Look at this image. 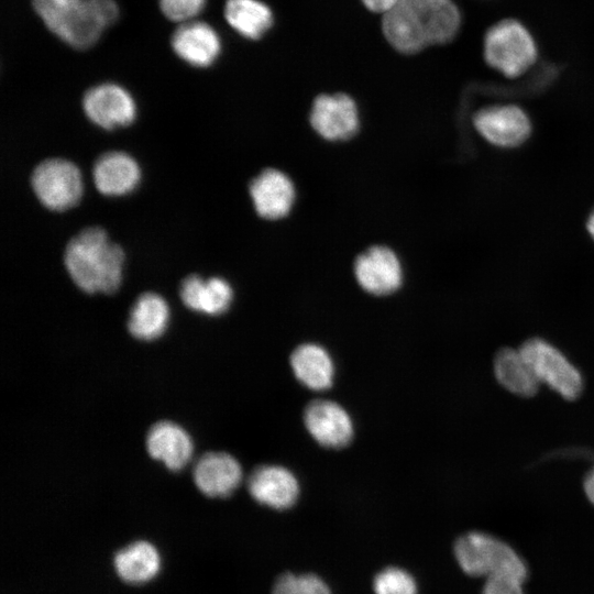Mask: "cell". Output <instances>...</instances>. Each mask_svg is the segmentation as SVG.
Instances as JSON below:
<instances>
[{"label": "cell", "instance_id": "cell-30", "mask_svg": "<svg viewBox=\"0 0 594 594\" xmlns=\"http://www.w3.org/2000/svg\"><path fill=\"white\" fill-rule=\"evenodd\" d=\"M372 12L386 13L398 2V0H361Z\"/></svg>", "mask_w": 594, "mask_h": 594}, {"label": "cell", "instance_id": "cell-12", "mask_svg": "<svg viewBox=\"0 0 594 594\" xmlns=\"http://www.w3.org/2000/svg\"><path fill=\"white\" fill-rule=\"evenodd\" d=\"M118 14L114 0H82L57 37L74 48H88Z\"/></svg>", "mask_w": 594, "mask_h": 594}, {"label": "cell", "instance_id": "cell-28", "mask_svg": "<svg viewBox=\"0 0 594 594\" xmlns=\"http://www.w3.org/2000/svg\"><path fill=\"white\" fill-rule=\"evenodd\" d=\"M158 4L168 20L185 23L202 10L205 0H158Z\"/></svg>", "mask_w": 594, "mask_h": 594}, {"label": "cell", "instance_id": "cell-32", "mask_svg": "<svg viewBox=\"0 0 594 594\" xmlns=\"http://www.w3.org/2000/svg\"><path fill=\"white\" fill-rule=\"evenodd\" d=\"M586 228H587V231H588L590 235L594 240V211L588 217Z\"/></svg>", "mask_w": 594, "mask_h": 594}, {"label": "cell", "instance_id": "cell-20", "mask_svg": "<svg viewBox=\"0 0 594 594\" xmlns=\"http://www.w3.org/2000/svg\"><path fill=\"white\" fill-rule=\"evenodd\" d=\"M162 558L147 540H135L113 556V568L121 581L131 585L148 583L160 573Z\"/></svg>", "mask_w": 594, "mask_h": 594}, {"label": "cell", "instance_id": "cell-25", "mask_svg": "<svg viewBox=\"0 0 594 594\" xmlns=\"http://www.w3.org/2000/svg\"><path fill=\"white\" fill-rule=\"evenodd\" d=\"M82 0H32L44 25L56 36L79 8Z\"/></svg>", "mask_w": 594, "mask_h": 594}, {"label": "cell", "instance_id": "cell-3", "mask_svg": "<svg viewBox=\"0 0 594 594\" xmlns=\"http://www.w3.org/2000/svg\"><path fill=\"white\" fill-rule=\"evenodd\" d=\"M461 569L471 576L512 574L526 580L527 566L517 552L504 541L484 532L461 536L454 544Z\"/></svg>", "mask_w": 594, "mask_h": 594}, {"label": "cell", "instance_id": "cell-11", "mask_svg": "<svg viewBox=\"0 0 594 594\" xmlns=\"http://www.w3.org/2000/svg\"><path fill=\"white\" fill-rule=\"evenodd\" d=\"M304 422L311 437L329 449L343 448L353 438L350 415L338 403L329 399L309 403L304 411Z\"/></svg>", "mask_w": 594, "mask_h": 594}, {"label": "cell", "instance_id": "cell-15", "mask_svg": "<svg viewBox=\"0 0 594 594\" xmlns=\"http://www.w3.org/2000/svg\"><path fill=\"white\" fill-rule=\"evenodd\" d=\"M248 491L257 503L275 509L292 507L299 484L292 471L280 465H260L248 477Z\"/></svg>", "mask_w": 594, "mask_h": 594}, {"label": "cell", "instance_id": "cell-4", "mask_svg": "<svg viewBox=\"0 0 594 594\" xmlns=\"http://www.w3.org/2000/svg\"><path fill=\"white\" fill-rule=\"evenodd\" d=\"M484 56L491 67L513 78L532 66L537 58V46L529 31L520 22L504 20L487 31Z\"/></svg>", "mask_w": 594, "mask_h": 594}, {"label": "cell", "instance_id": "cell-17", "mask_svg": "<svg viewBox=\"0 0 594 594\" xmlns=\"http://www.w3.org/2000/svg\"><path fill=\"white\" fill-rule=\"evenodd\" d=\"M172 48L185 63L195 67L212 65L221 52V40L206 22L182 23L170 38Z\"/></svg>", "mask_w": 594, "mask_h": 594}, {"label": "cell", "instance_id": "cell-10", "mask_svg": "<svg viewBox=\"0 0 594 594\" xmlns=\"http://www.w3.org/2000/svg\"><path fill=\"white\" fill-rule=\"evenodd\" d=\"M359 285L376 296L396 292L403 283V268L396 253L385 245H374L360 254L354 262Z\"/></svg>", "mask_w": 594, "mask_h": 594}, {"label": "cell", "instance_id": "cell-19", "mask_svg": "<svg viewBox=\"0 0 594 594\" xmlns=\"http://www.w3.org/2000/svg\"><path fill=\"white\" fill-rule=\"evenodd\" d=\"M179 297L191 310L218 316L229 309L233 289L222 277L213 276L205 279L200 275L190 274L180 283Z\"/></svg>", "mask_w": 594, "mask_h": 594}, {"label": "cell", "instance_id": "cell-16", "mask_svg": "<svg viewBox=\"0 0 594 594\" xmlns=\"http://www.w3.org/2000/svg\"><path fill=\"white\" fill-rule=\"evenodd\" d=\"M147 453L169 471L178 472L190 461L194 443L189 433L178 424L160 420L153 424L145 438Z\"/></svg>", "mask_w": 594, "mask_h": 594}, {"label": "cell", "instance_id": "cell-31", "mask_svg": "<svg viewBox=\"0 0 594 594\" xmlns=\"http://www.w3.org/2000/svg\"><path fill=\"white\" fill-rule=\"evenodd\" d=\"M583 487L586 497L594 505V466L586 474Z\"/></svg>", "mask_w": 594, "mask_h": 594}, {"label": "cell", "instance_id": "cell-9", "mask_svg": "<svg viewBox=\"0 0 594 594\" xmlns=\"http://www.w3.org/2000/svg\"><path fill=\"white\" fill-rule=\"evenodd\" d=\"M312 129L328 141H344L359 130L360 118L355 101L345 94L320 95L311 106Z\"/></svg>", "mask_w": 594, "mask_h": 594}, {"label": "cell", "instance_id": "cell-21", "mask_svg": "<svg viewBox=\"0 0 594 594\" xmlns=\"http://www.w3.org/2000/svg\"><path fill=\"white\" fill-rule=\"evenodd\" d=\"M296 378L312 391L328 389L333 383L334 364L328 351L316 343H304L290 355Z\"/></svg>", "mask_w": 594, "mask_h": 594}, {"label": "cell", "instance_id": "cell-23", "mask_svg": "<svg viewBox=\"0 0 594 594\" xmlns=\"http://www.w3.org/2000/svg\"><path fill=\"white\" fill-rule=\"evenodd\" d=\"M493 370L497 382L517 396L530 397L539 389L540 383L519 349H501L495 354Z\"/></svg>", "mask_w": 594, "mask_h": 594}, {"label": "cell", "instance_id": "cell-8", "mask_svg": "<svg viewBox=\"0 0 594 594\" xmlns=\"http://www.w3.org/2000/svg\"><path fill=\"white\" fill-rule=\"evenodd\" d=\"M82 109L94 124L106 130L127 127L136 116L132 96L123 87L112 82L88 89L82 98Z\"/></svg>", "mask_w": 594, "mask_h": 594}, {"label": "cell", "instance_id": "cell-13", "mask_svg": "<svg viewBox=\"0 0 594 594\" xmlns=\"http://www.w3.org/2000/svg\"><path fill=\"white\" fill-rule=\"evenodd\" d=\"M243 472L230 453L210 451L200 455L193 468L196 487L207 497H229L240 485Z\"/></svg>", "mask_w": 594, "mask_h": 594}, {"label": "cell", "instance_id": "cell-14", "mask_svg": "<svg viewBox=\"0 0 594 594\" xmlns=\"http://www.w3.org/2000/svg\"><path fill=\"white\" fill-rule=\"evenodd\" d=\"M249 191L256 213L267 220L286 217L296 198L292 179L275 168L260 173L251 182Z\"/></svg>", "mask_w": 594, "mask_h": 594}, {"label": "cell", "instance_id": "cell-2", "mask_svg": "<svg viewBox=\"0 0 594 594\" xmlns=\"http://www.w3.org/2000/svg\"><path fill=\"white\" fill-rule=\"evenodd\" d=\"M124 252L110 241L99 227H89L69 240L64 264L70 278L82 292L111 294L122 279Z\"/></svg>", "mask_w": 594, "mask_h": 594}, {"label": "cell", "instance_id": "cell-27", "mask_svg": "<svg viewBox=\"0 0 594 594\" xmlns=\"http://www.w3.org/2000/svg\"><path fill=\"white\" fill-rule=\"evenodd\" d=\"M375 594H417L413 576L399 568H386L374 579Z\"/></svg>", "mask_w": 594, "mask_h": 594}, {"label": "cell", "instance_id": "cell-6", "mask_svg": "<svg viewBox=\"0 0 594 594\" xmlns=\"http://www.w3.org/2000/svg\"><path fill=\"white\" fill-rule=\"evenodd\" d=\"M31 185L40 202L53 211L74 207L82 194L80 170L64 158L41 162L32 173Z\"/></svg>", "mask_w": 594, "mask_h": 594}, {"label": "cell", "instance_id": "cell-1", "mask_svg": "<svg viewBox=\"0 0 594 594\" xmlns=\"http://www.w3.org/2000/svg\"><path fill=\"white\" fill-rule=\"evenodd\" d=\"M459 25L460 13L452 0H398L382 19L384 36L403 54L451 41Z\"/></svg>", "mask_w": 594, "mask_h": 594}, {"label": "cell", "instance_id": "cell-29", "mask_svg": "<svg viewBox=\"0 0 594 594\" xmlns=\"http://www.w3.org/2000/svg\"><path fill=\"white\" fill-rule=\"evenodd\" d=\"M525 580L512 574L486 578L482 594H524Z\"/></svg>", "mask_w": 594, "mask_h": 594}, {"label": "cell", "instance_id": "cell-18", "mask_svg": "<svg viewBox=\"0 0 594 594\" xmlns=\"http://www.w3.org/2000/svg\"><path fill=\"white\" fill-rule=\"evenodd\" d=\"M141 178L138 162L124 152H108L96 161L92 179L105 196H123L135 189Z\"/></svg>", "mask_w": 594, "mask_h": 594}, {"label": "cell", "instance_id": "cell-24", "mask_svg": "<svg viewBox=\"0 0 594 594\" xmlns=\"http://www.w3.org/2000/svg\"><path fill=\"white\" fill-rule=\"evenodd\" d=\"M224 18L233 30L250 40L262 37L273 25L271 9L258 0H227Z\"/></svg>", "mask_w": 594, "mask_h": 594}, {"label": "cell", "instance_id": "cell-26", "mask_svg": "<svg viewBox=\"0 0 594 594\" xmlns=\"http://www.w3.org/2000/svg\"><path fill=\"white\" fill-rule=\"evenodd\" d=\"M273 594H331V592L317 575L285 573L275 581Z\"/></svg>", "mask_w": 594, "mask_h": 594}, {"label": "cell", "instance_id": "cell-5", "mask_svg": "<svg viewBox=\"0 0 594 594\" xmlns=\"http://www.w3.org/2000/svg\"><path fill=\"white\" fill-rule=\"evenodd\" d=\"M519 350L540 384H546L568 400L581 395L584 386L582 374L557 346L541 338H531Z\"/></svg>", "mask_w": 594, "mask_h": 594}, {"label": "cell", "instance_id": "cell-22", "mask_svg": "<svg viewBox=\"0 0 594 594\" xmlns=\"http://www.w3.org/2000/svg\"><path fill=\"white\" fill-rule=\"evenodd\" d=\"M168 320L169 308L166 300L160 294L146 292L133 302L127 327L135 339L151 341L165 332Z\"/></svg>", "mask_w": 594, "mask_h": 594}, {"label": "cell", "instance_id": "cell-7", "mask_svg": "<svg viewBox=\"0 0 594 594\" xmlns=\"http://www.w3.org/2000/svg\"><path fill=\"white\" fill-rule=\"evenodd\" d=\"M473 122L483 139L502 148L522 144L531 131L529 117L515 105L485 107L475 113Z\"/></svg>", "mask_w": 594, "mask_h": 594}]
</instances>
